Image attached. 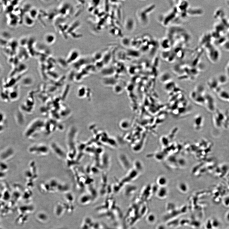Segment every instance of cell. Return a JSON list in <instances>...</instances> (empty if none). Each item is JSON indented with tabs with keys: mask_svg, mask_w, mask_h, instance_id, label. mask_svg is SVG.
<instances>
[{
	"mask_svg": "<svg viewBox=\"0 0 229 229\" xmlns=\"http://www.w3.org/2000/svg\"><path fill=\"white\" fill-rule=\"evenodd\" d=\"M214 97L209 94H206L205 106L207 109L211 112H214L216 110V103Z\"/></svg>",
	"mask_w": 229,
	"mask_h": 229,
	"instance_id": "6da1fadb",
	"label": "cell"
},
{
	"mask_svg": "<svg viewBox=\"0 0 229 229\" xmlns=\"http://www.w3.org/2000/svg\"><path fill=\"white\" fill-rule=\"evenodd\" d=\"M208 85L210 89L217 93L221 90L220 87V85H219L216 77L211 78L209 80Z\"/></svg>",
	"mask_w": 229,
	"mask_h": 229,
	"instance_id": "7a4b0ae2",
	"label": "cell"
},
{
	"mask_svg": "<svg viewBox=\"0 0 229 229\" xmlns=\"http://www.w3.org/2000/svg\"><path fill=\"white\" fill-rule=\"evenodd\" d=\"M44 41L46 44L51 45L53 44L56 40V37L54 34L49 33L45 35Z\"/></svg>",
	"mask_w": 229,
	"mask_h": 229,
	"instance_id": "3957f363",
	"label": "cell"
},
{
	"mask_svg": "<svg viewBox=\"0 0 229 229\" xmlns=\"http://www.w3.org/2000/svg\"><path fill=\"white\" fill-rule=\"evenodd\" d=\"M216 78L220 86L226 84L228 81V77L227 75L224 74H219Z\"/></svg>",
	"mask_w": 229,
	"mask_h": 229,
	"instance_id": "277c9868",
	"label": "cell"
},
{
	"mask_svg": "<svg viewBox=\"0 0 229 229\" xmlns=\"http://www.w3.org/2000/svg\"><path fill=\"white\" fill-rule=\"evenodd\" d=\"M79 54L78 51L74 50L70 52L67 57V61L69 62H73L78 58Z\"/></svg>",
	"mask_w": 229,
	"mask_h": 229,
	"instance_id": "5b68a950",
	"label": "cell"
},
{
	"mask_svg": "<svg viewBox=\"0 0 229 229\" xmlns=\"http://www.w3.org/2000/svg\"><path fill=\"white\" fill-rule=\"evenodd\" d=\"M218 95L219 98L221 100L225 101H229V92L228 91L223 90L221 89L218 93Z\"/></svg>",
	"mask_w": 229,
	"mask_h": 229,
	"instance_id": "8992f818",
	"label": "cell"
},
{
	"mask_svg": "<svg viewBox=\"0 0 229 229\" xmlns=\"http://www.w3.org/2000/svg\"><path fill=\"white\" fill-rule=\"evenodd\" d=\"M24 22L26 26L31 27L33 25L34 21L33 19L29 15H26L24 18Z\"/></svg>",
	"mask_w": 229,
	"mask_h": 229,
	"instance_id": "52a82bcc",
	"label": "cell"
},
{
	"mask_svg": "<svg viewBox=\"0 0 229 229\" xmlns=\"http://www.w3.org/2000/svg\"><path fill=\"white\" fill-rule=\"evenodd\" d=\"M167 194V191L166 190L162 189L160 190L159 192L158 196L161 198L165 197Z\"/></svg>",
	"mask_w": 229,
	"mask_h": 229,
	"instance_id": "ba28073f",
	"label": "cell"
},
{
	"mask_svg": "<svg viewBox=\"0 0 229 229\" xmlns=\"http://www.w3.org/2000/svg\"><path fill=\"white\" fill-rule=\"evenodd\" d=\"M148 219V220L149 222H153L156 220V216L153 215H151L149 216Z\"/></svg>",
	"mask_w": 229,
	"mask_h": 229,
	"instance_id": "9c48e42d",
	"label": "cell"
},
{
	"mask_svg": "<svg viewBox=\"0 0 229 229\" xmlns=\"http://www.w3.org/2000/svg\"><path fill=\"white\" fill-rule=\"evenodd\" d=\"M4 116L2 113H0V122H1L4 119Z\"/></svg>",
	"mask_w": 229,
	"mask_h": 229,
	"instance_id": "30bf717a",
	"label": "cell"
},
{
	"mask_svg": "<svg viewBox=\"0 0 229 229\" xmlns=\"http://www.w3.org/2000/svg\"><path fill=\"white\" fill-rule=\"evenodd\" d=\"M227 216H229V213H228V215H227ZM227 219H228V221H229V217H227Z\"/></svg>",
	"mask_w": 229,
	"mask_h": 229,
	"instance_id": "8fae6325",
	"label": "cell"
},
{
	"mask_svg": "<svg viewBox=\"0 0 229 229\" xmlns=\"http://www.w3.org/2000/svg\"><path fill=\"white\" fill-rule=\"evenodd\" d=\"M228 102H229V101H228Z\"/></svg>",
	"mask_w": 229,
	"mask_h": 229,
	"instance_id": "7c38bea8",
	"label": "cell"
}]
</instances>
